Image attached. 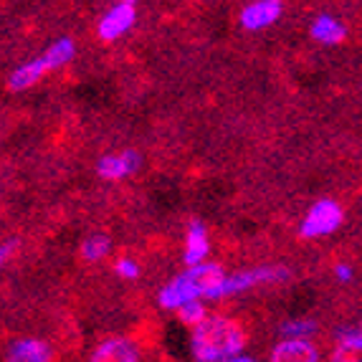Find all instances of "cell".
<instances>
[{
	"mask_svg": "<svg viewBox=\"0 0 362 362\" xmlns=\"http://www.w3.org/2000/svg\"><path fill=\"white\" fill-rule=\"evenodd\" d=\"M226 272L218 264L187 266L180 276H175L170 284H165L157 294V302L165 309H180L190 302L200 299H223Z\"/></svg>",
	"mask_w": 362,
	"mask_h": 362,
	"instance_id": "obj_1",
	"label": "cell"
},
{
	"mask_svg": "<svg viewBox=\"0 0 362 362\" xmlns=\"http://www.w3.org/2000/svg\"><path fill=\"white\" fill-rule=\"evenodd\" d=\"M246 347V329L241 322L223 317V314H208V320L193 329L190 350L198 362H226L238 357Z\"/></svg>",
	"mask_w": 362,
	"mask_h": 362,
	"instance_id": "obj_2",
	"label": "cell"
},
{
	"mask_svg": "<svg viewBox=\"0 0 362 362\" xmlns=\"http://www.w3.org/2000/svg\"><path fill=\"white\" fill-rule=\"evenodd\" d=\"M342 221H344L342 206L329 198H322L307 211L302 226H299V235L302 238H322V235L334 233L342 226Z\"/></svg>",
	"mask_w": 362,
	"mask_h": 362,
	"instance_id": "obj_3",
	"label": "cell"
},
{
	"mask_svg": "<svg viewBox=\"0 0 362 362\" xmlns=\"http://www.w3.org/2000/svg\"><path fill=\"white\" fill-rule=\"evenodd\" d=\"M289 279V272L281 266H264V269H248V272H238L233 276H226L223 284V299L230 294H241V291L254 289L261 284H274V281H284Z\"/></svg>",
	"mask_w": 362,
	"mask_h": 362,
	"instance_id": "obj_4",
	"label": "cell"
},
{
	"mask_svg": "<svg viewBox=\"0 0 362 362\" xmlns=\"http://www.w3.org/2000/svg\"><path fill=\"white\" fill-rule=\"evenodd\" d=\"M134 18H137V6H134L132 0H122V3L109 8V11L104 13V18L99 21V25H97L99 38H102V41H117V38L124 36V33L132 28Z\"/></svg>",
	"mask_w": 362,
	"mask_h": 362,
	"instance_id": "obj_5",
	"label": "cell"
},
{
	"mask_svg": "<svg viewBox=\"0 0 362 362\" xmlns=\"http://www.w3.org/2000/svg\"><path fill=\"white\" fill-rule=\"evenodd\" d=\"M89 362H139V350L127 337H107L91 350Z\"/></svg>",
	"mask_w": 362,
	"mask_h": 362,
	"instance_id": "obj_6",
	"label": "cell"
},
{
	"mask_svg": "<svg viewBox=\"0 0 362 362\" xmlns=\"http://www.w3.org/2000/svg\"><path fill=\"white\" fill-rule=\"evenodd\" d=\"M284 6L279 0H256V3H248L241 11V25L246 30H261L269 28L274 21H279Z\"/></svg>",
	"mask_w": 362,
	"mask_h": 362,
	"instance_id": "obj_7",
	"label": "cell"
},
{
	"mask_svg": "<svg viewBox=\"0 0 362 362\" xmlns=\"http://www.w3.org/2000/svg\"><path fill=\"white\" fill-rule=\"evenodd\" d=\"M320 350L309 339H281L274 344L269 362H320Z\"/></svg>",
	"mask_w": 362,
	"mask_h": 362,
	"instance_id": "obj_8",
	"label": "cell"
},
{
	"mask_svg": "<svg viewBox=\"0 0 362 362\" xmlns=\"http://www.w3.org/2000/svg\"><path fill=\"white\" fill-rule=\"evenodd\" d=\"M139 155L132 150L127 152H115V155H104L97 165V173L104 180H122V177H129L132 173L139 170Z\"/></svg>",
	"mask_w": 362,
	"mask_h": 362,
	"instance_id": "obj_9",
	"label": "cell"
},
{
	"mask_svg": "<svg viewBox=\"0 0 362 362\" xmlns=\"http://www.w3.org/2000/svg\"><path fill=\"white\" fill-rule=\"evenodd\" d=\"M51 357H54L51 347L36 337L16 339L8 350V362H51Z\"/></svg>",
	"mask_w": 362,
	"mask_h": 362,
	"instance_id": "obj_10",
	"label": "cell"
},
{
	"mask_svg": "<svg viewBox=\"0 0 362 362\" xmlns=\"http://www.w3.org/2000/svg\"><path fill=\"white\" fill-rule=\"evenodd\" d=\"M208 254H211V241H208V230L200 221H193L187 226L185 235V261L187 266H200L206 264Z\"/></svg>",
	"mask_w": 362,
	"mask_h": 362,
	"instance_id": "obj_11",
	"label": "cell"
},
{
	"mask_svg": "<svg viewBox=\"0 0 362 362\" xmlns=\"http://www.w3.org/2000/svg\"><path fill=\"white\" fill-rule=\"evenodd\" d=\"M329 362H362V329H355V327L339 329L337 347Z\"/></svg>",
	"mask_w": 362,
	"mask_h": 362,
	"instance_id": "obj_12",
	"label": "cell"
},
{
	"mask_svg": "<svg viewBox=\"0 0 362 362\" xmlns=\"http://www.w3.org/2000/svg\"><path fill=\"white\" fill-rule=\"evenodd\" d=\"M46 74H49V66H46V64H43V59L38 56V59L28 61V64H23V66L16 69V71L11 74V81H8V86H11L13 91L30 89V86L38 84Z\"/></svg>",
	"mask_w": 362,
	"mask_h": 362,
	"instance_id": "obj_13",
	"label": "cell"
},
{
	"mask_svg": "<svg viewBox=\"0 0 362 362\" xmlns=\"http://www.w3.org/2000/svg\"><path fill=\"white\" fill-rule=\"evenodd\" d=\"M309 30H312L314 41H320V43H339L347 36V28H344L334 16H329V13L317 16V18L312 21V28Z\"/></svg>",
	"mask_w": 362,
	"mask_h": 362,
	"instance_id": "obj_14",
	"label": "cell"
},
{
	"mask_svg": "<svg viewBox=\"0 0 362 362\" xmlns=\"http://www.w3.org/2000/svg\"><path fill=\"white\" fill-rule=\"evenodd\" d=\"M74 54H76V46H74L71 38H59V41L51 43L49 49L43 51L41 59H43V64L49 66V71H54V69L66 66L69 61L74 59Z\"/></svg>",
	"mask_w": 362,
	"mask_h": 362,
	"instance_id": "obj_15",
	"label": "cell"
},
{
	"mask_svg": "<svg viewBox=\"0 0 362 362\" xmlns=\"http://www.w3.org/2000/svg\"><path fill=\"white\" fill-rule=\"evenodd\" d=\"M314 332H317V322L307 320V317H296V320H289L281 325L284 339H309Z\"/></svg>",
	"mask_w": 362,
	"mask_h": 362,
	"instance_id": "obj_16",
	"label": "cell"
},
{
	"mask_svg": "<svg viewBox=\"0 0 362 362\" xmlns=\"http://www.w3.org/2000/svg\"><path fill=\"white\" fill-rule=\"evenodd\" d=\"M109 238L104 233H94V235H89L84 243H81V256H84L86 261H99V259H104V256L109 254Z\"/></svg>",
	"mask_w": 362,
	"mask_h": 362,
	"instance_id": "obj_17",
	"label": "cell"
},
{
	"mask_svg": "<svg viewBox=\"0 0 362 362\" xmlns=\"http://www.w3.org/2000/svg\"><path fill=\"white\" fill-rule=\"evenodd\" d=\"M177 317H180L182 325L193 327L195 329V327L203 325V322L208 320V309L203 302H190V304H185V307L177 309Z\"/></svg>",
	"mask_w": 362,
	"mask_h": 362,
	"instance_id": "obj_18",
	"label": "cell"
},
{
	"mask_svg": "<svg viewBox=\"0 0 362 362\" xmlns=\"http://www.w3.org/2000/svg\"><path fill=\"white\" fill-rule=\"evenodd\" d=\"M115 272H117V276L119 279H137L139 276V264L134 259H119L115 264Z\"/></svg>",
	"mask_w": 362,
	"mask_h": 362,
	"instance_id": "obj_19",
	"label": "cell"
},
{
	"mask_svg": "<svg viewBox=\"0 0 362 362\" xmlns=\"http://www.w3.org/2000/svg\"><path fill=\"white\" fill-rule=\"evenodd\" d=\"M334 274H337L339 281H350V279H352V266L350 264H337V266H334Z\"/></svg>",
	"mask_w": 362,
	"mask_h": 362,
	"instance_id": "obj_20",
	"label": "cell"
},
{
	"mask_svg": "<svg viewBox=\"0 0 362 362\" xmlns=\"http://www.w3.org/2000/svg\"><path fill=\"white\" fill-rule=\"evenodd\" d=\"M11 251H13V243H6V246H0V266L6 264V259L11 256Z\"/></svg>",
	"mask_w": 362,
	"mask_h": 362,
	"instance_id": "obj_21",
	"label": "cell"
},
{
	"mask_svg": "<svg viewBox=\"0 0 362 362\" xmlns=\"http://www.w3.org/2000/svg\"><path fill=\"white\" fill-rule=\"evenodd\" d=\"M226 362H259V360H254V357H248V355H238V357H230V360H226Z\"/></svg>",
	"mask_w": 362,
	"mask_h": 362,
	"instance_id": "obj_22",
	"label": "cell"
},
{
	"mask_svg": "<svg viewBox=\"0 0 362 362\" xmlns=\"http://www.w3.org/2000/svg\"><path fill=\"white\" fill-rule=\"evenodd\" d=\"M360 329H362V327H360Z\"/></svg>",
	"mask_w": 362,
	"mask_h": 362,
	"instance_id": "obj_23",
	"label": "cell"
}]
</instances>
